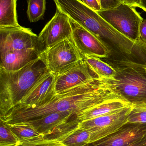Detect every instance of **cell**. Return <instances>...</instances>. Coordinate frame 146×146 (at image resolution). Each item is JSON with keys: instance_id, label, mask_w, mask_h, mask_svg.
<instances>
[{"instance_id": "6da1fadb", "label": "cell", "mask_w": 146, "mask_h": 146, "mask_svg": "<svg viewBox=\"0 0 146 146\" xmlns=\"http://www.w3.org/2000/svg\"><path fill=\"white\" fill-rule=\"evenodd\" d=\"M116 99L124 100L108 79L98 77L56 94L42 105L16 106L5 116L0 117V120L5 123H14L34 120L55 112L68 111L78 115L104 102Z\"/></svg>"}, {"instance_id": "7a4b0ae2", "label": "cell", "mask_w": 146, "mask_h": 146, "mask_svg": "<svg viewBox=\"0 0 146 146\" xmlns=\"http://www.w3.org/2000/svg\"><path fill=\"white\" fill-rule=\"evenodd\" d=\"M53 1L57 9L100 39L111 53L128 59L144 48L119 32L81 0Z\"/></svg>"}, {"instance_id": "3957f363", "label": "cell", "mask_w": 146, "mask_h": 146, "mask_svg": "<svg viewBox=\"0 0 146 146\" xmlns=\"http://www.w3.org/2000/svg\"><path fill=\"white\" fill-rule=\"evenodd\" d=\"M50 72L39 57L19 70L8 71L0 67V117L18 106L33 86Z\"/></svg>"}, {"instance_id": "277c9868", "label": "cell", "mask_w": 146, "mask_h": 146, "mask_svg": "<svg viewBox=\"0 0 146 146\" xmlns=\"http://www.w3.org/2000/svg\"><path fill=\"white\" fill-rule=\"evenodd\" d=\"M109 63L116 72L115 76L109 80L117 93L133 106L146 104L145 64L128 59L111 60Z\"/></svg>"}, {"instance_id": "5b68a950", "label": "cell", "mask_w": 146, "mask_h": 146, "mask_svg": "<svg viewBox=\"0 0 146 146\" xmlns=\"http://www.w3.org/2000/svg\"><path fill=\"white\" fill-rule=\"evenodd\" d=\"M97 12L119 32L143 47L139 41V29L144 19L135 7L122 3L114 8Z\"/></svg>"}, {"instance_id": "8992f818", "label": "cell", "mask_w": 146, "mask_h": 146, "mask_svg": "<svg viewBox=\"0 0 146 146\" xmlns=\"http://www.w3.org/2000/svg\"><path fill=\"white\" fill-rule=\"evenodd\" d=\"M133 106L129 105L118 111L79 121L78 128L90 133V144L100 140L115 133L127 123Z\"/></svg>"}, {"instance_id": "52a82bcc", "label": "cell", "mask_w": 146, "mask_h": 146, "mask_svg": "<svg viewBox=\"0 0 146 146\" xmlns=\"http://www.w3.org/2000/svg\"><path fill=\"white\" fill-rule=\"evenodd\" d=\"M50 72L56 75L62 74L83 58L73 40L60 42L39 54Z\"/></svg>"}, {"instance_id": "ba28073f", "label": "cell", "mask_w": 146, "mask_h": 146, "mask_svg": "<svg viewBox=\"0 0 146 146\" xmlns=\"http://www.w3.org/2000/svg\"><path fill=\"white\" fill-rule=\"evenodd\" d=\"M72 36L70 18L57 9L55 15L38 36V52L40 54L62 41L72 40Z\"/></svg>"}, {"instance_id": "9c48e42d", "label": "cell", "mask_w": 146, "mask_h": 146, "mask_svg": "<svg viewBox=\"0 0 146 146\" xmlns=\"http://www.w3.org/2000/svg\"><path fill=\"white\" fill-rule=\"evenodd\" d=\"M37 42V35L30 28L20 25L0 28V51H38Z\"/></svg>"}, {"instance_id": "30bf717a", "label": "cell", "mask_w": 146, "mask_h": 146, "mask_svg": "<svg viewBox=\"0 0 146 146\" xmlns=\"http://www.w3.org/2000/svg\"><path fill=\"white\" fill-rule=\"evenodd\" d=\"M73 29L72 40L82 56H92L109 58L111 51L102 41L85 28L70 19Z\"/></svg>"}, {"instance_id": "8fae6325", "label": "cell", "mask_w": 146, "mask_h": 146, "mask_svg": "<svg viewBox=\"0 0 146 146\" xmlns=\"http://www.w3.org/2000/svg\"><path fill=\"white\" fill-rule=\"evenodd\" d=\"M98 76L89 67L84 58L70 69L57 75L55 89L57 94L87 83Z\"/></svg>"}, {"instance_id": "7c38bea8", "label": "cell", "mask_w": 146, "mask_h": 146, "mask_svg": "<svg viewBox=\"0 0 146 146\" xmlns=\"http://www.w3.org/2000/svg\"><path fill=\"white\" fill-rule=\"evenodd\" d=\"M146 135V123H127L115 133L89 146H127Z\"/></svg>"}, {"instance_id": "4fadbf2b", "label": "cell", "mask_w": 146, "mask_h": 146, "mask_svg": "<svg viewBox=\"0 0 146 146\" xmlns=\"http://www.w3.org/2000/svg\"><path fill=\"white\" fill-rule=\"evenodd\" d=\"M57 76L50 72L43 76L16 106H38L49 101L57 94L55 89Z\"/></svg>"}, {"instance_id": "5bb4252c", "label": "cell", "mask_w": 146, "mask_h": 146, "mask_svg": "<svg viewBox=\"0 0 146 146\" xmlns=\"http://www.w3.org/2000/svg\"><path fill=\"white\" fill-rule=\"evenodd\" d=\"M74 115L76 114L68 111L55 112L23 123L31 126L37 132L43 135L44 138L51 134L59 126L69 121Z\"/></svg>"}, {"instance_id": "9a60e30c", "label": "cell", "mask_w": 146, "mask_h": 146, "mask_svg": "<svg viewBox=\"0 0 146 146\" xmlns=\"http://www.w3.org/2000/svg\"><path fill=\"white\" fill-rule=\"evenodd\" d=\"M0 67L8 71L19 70L39 58L37 50H4L0 51Z\"/></svg>"}, {"instance_id": "2e32d148", "label": "cell", "mask_w": 146, "mask_h": 146, "mask_svg": "<svg viewBox=\"0 0 146 146\" xmlns=\"http://www.w3.org/2000/svg\"><path fill=\"white\" fill-rule=\"evenodd\" d=\"M129 105H131L123 100H109L77 115V118L79 121H87L116 112Z\"/></svg>"}, {"instance_id": "e0dca14e", "label": "cell", "mask_w": 146, "mask_h": 146, "mask_svg": "<svg viewBox=\"0 0 146 146\" xmlns=\"http://www.w3.org/2000/svg\"><path fill=\"white\" fill-rule=\"evenodd\" d=\"M16 7L17 0H0V28L20 25Z\"/></svg>"}, {"instance_id": "ac0fdd59", "label": "cell", "mask_w": 146, "mask_h": 146, "mask_svg": "<svg viewBox=\"0 0 146 146\" xmlns=\"http://www.w3.org/2000/svg\"><path fill=\"white\" fill-rule=\"evenodd\" d=\"M78 126L54 140L59 141L65 146H89L90 132L85 129L78 128Z\"/></svg>"}, {"instance_id": "d6986e66", "label": "cell", "mask_w": 146, "mask_h": 146, "mask_svg": "<svg viewBox=\"0 0 146 146\" xmlns=\"http://www.w3.org/2000/svg\"><path fill=\"white\" fill-rule=\"evenodd\" d=\"M83 57L90 68L99 78L112 79L115 76V70L109 63L96 56L86 55Z\"/></svg>"}, {"instance_id": "ffe728a7", "label": "cell", "mask_w": 146, "mask_h": 146, "mask_svg": "<svg viewBox=\"0 0 146 146\" xmlns=\"http://www.w3.org/2000/svg\"><path fill=\"white\" fill-rule=\"evenodd\" d=\"M7 124L18 137L19 141H32L44 139L43 135L37 132L31 126L25 123Z\"/></svg>"}, {"instance_id": "44dd1931", "label": "cell", "mask_w": 146, "mask_h": 146, "mask_svg": "<svg viewBox=\"0 0 146 146\" xmlns=\"http://www.w3.org/2000/svg\"><path fill=\"white\" fill-rule=\"evenodd\" d=\"M27 18L30 22L43 20L46 9V0H27Z\"/></svg>"}, {"instance_id": "7402d4cb", "label": "cell", "mask_w": 146, "mask_h": 146, "mask_svg": "<svg viewBox=\"0 0 146 146\" xmlns=\"http://www.w3.org/2000/svg\"><path fill=\"white\" fill-rule=\"evenodd\" d=\"M19 141L7 123L0 122V146H15Z\"/></svg>"}, {"instance_id": "603a6c76", "label": "cell", "mask_w": 146, "mask_h": 146, "mask_svg": "<svg viewBox=\"0 0 146 146\" xmlns=\"http://www.w3.org/2000/svg\"><path fill=\"white\" fill-rule=\"evenodd\" d=\"M15 146H65L54 140L42 139L32 141H19Z\"/></svg>"}, {"instance_id": "cb8c5ba5", "label": "cell", "mask_w": 146, "mask_h": 146, "mask_svg": "<svg viewBox=\"0 0 146 146\" xmlns=\"http://www.w3.org/2000/svg\"><path fill=\"white\" fill-rule=\"evenodd\" d=\"M127 123H146V110L136 109L133 107L129 115Z\"/></svg>"}, {"instance_id": "d4e9b609", "label": "cell", "mask_w": 146, "mask_h": 146, "mask_svg": "<svg viewBox=\"0 0 146 146\" xmlns=\"http://www.w3.org/2000/svg\"><path fill=\"white\" fill-rule=\"evenodd\" d=\"M123 3L122 0H100L101 10H107L116 7Z\"/></svg>"}, {"instance_id": "484cf974", "label": "cell", "mask_w": 146, "mask_h": 146, "mask_svg": "<svg viewBox=\"0 0 146 146\" xmlns=\"http://www.w3.org/2000/svg\"><path fill=\"white\" fill-rule=\"evenodd\" d=\"M139 41L145 48L146 45V19H143L140 25Z\"/></svg>"}, {"instance_id": "4316f807", "label": "cell", "mask_w": 146, "mask_h": 146, "mask_svg": "<svg viewBox=\"0 0 146 146\" xmlns=\"http://www.w3.org/2000/svg\"><path fill=\"white\" fill-rule=\"evenodd\" d=\"M86 4L96 12L101 10V6L97 0H86Z\"/></svg>"}, {"instance_id": "83f0119b", "label": "cell", "mask_w": 146, "mask_h": 146, "mask_svg": "<svg viewBox=\"0 0 146 146\" xmlns=\"http://www.w3.org/2000/svg\"><path fill=\"white\" fill-rule=\"evenodd\" d=\"M123 3L135 8H141V0H122Z\"/></svg>"}, {"instance_id": "f1b7e54d", "label": "cell", "mask_w": 146, "mask_h": 146, "mask_svg": "<svg viewBox=\"0 0 146 146\" xmlns=\"http://www.w3.org/2000/svg\"><path fill=\"white\" fill-rule=\"evenodd\" d=\"M127 146H146V135L138 141Z\"/></svg>"}, {"instance_id": "f546056e", "label": "cell", "mask_w": 146, "mask_h": 146, "mask_svg": "<svg viewBox=\"0 0 146 146\" xmlns=\"http://www.w3.org/2000/svg\"><path fill=\"white\" fill-rule=\"evenodd\" d=\"M146 13V0H141V8Z\"/></svg>"}, {"instance_id": "4dcf8cb0", "label": "cell", "mask_w": 146, "mask_h": 146, "mask_svg": "<svg viewBox=\"0 0 146 146\" xmlns=\"http://www.w3.org/2000/svg\"><path fill=\"white\" fill-rule=\"evenodd\" d=\"M134 108L136 109H140V110H146V104H145L140 105L133 106Z\"/></svg>"}, {"instance_id": "1f68e13d", "label": "cell", "mask_w": 146, "mask_h": 146, "mask_svg": "<svg viewBox=\"0 0 146 146\" xmlns=\"http://www.w3.org/2000/svg\"><path fill=\"white\" fill-rule=\"evenodd\" d=\"M82 1H83V2L85 3H86V0H81Z\"/></svg>"}, {"instance_id": "d6a6232c", "label": "cell", "mask_w": 146, "mask_h": 146, "mask_svg": "<svg viewBox=\"0 0 146 146\" xmlns=\"http://www.w3.org/2000/svg\"><path fill=\"white\" fill-rule=\"evenodd\" d=\"M97 1H98V2L99 3V4H100V0H97Z\"/></svg>"}, {"instance_id": "836d02e7", "label": "cell", "mask_w": 146, "mask_h": 146, "mask_svg": "<svg viewBox=\"0 0 146 146\" xmlns=\"http://www.w3.org/2000/svg\"><path fill=\"white\" fill-rule=\"evenodd\" d=\"M145 68L146 70V63L145 64Z\"/></svg>"}, {"instance_id": "e575fe53", "label": "cell", "mask_w": 146, "mask_h": 146, "mask_svg": "<svg viewBox=\"0 0 146 146\" xmlns=\"http://www.w3.org/2000/svg\"><path fill=\"white\" fill-rule=\"evenodd\" d=\"M145 50H146V45L145 46Z\"/></svg>"}]
</instances>
